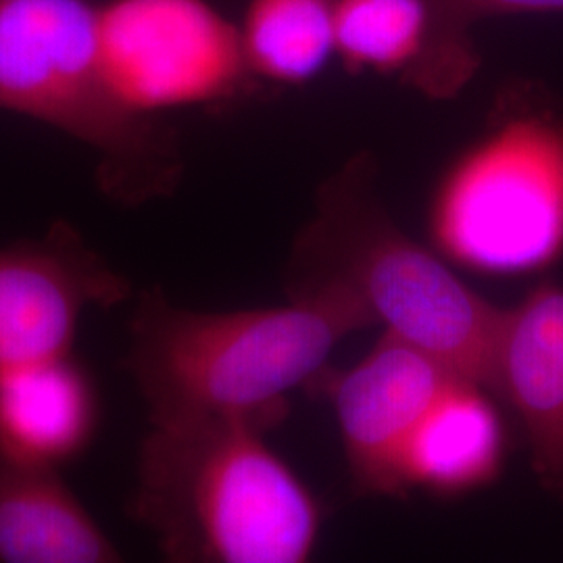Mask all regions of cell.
I'll return each instance as SVG.
<instances>
[{
  "mask_svg": "<svg viewBox=\"0 0 563 563\" xmlns=\"http://www.w3.org/2000/svg\"><path fill=\"white\" fill-rule=\"evenodd\" d=\"M334 15L349 71L397 76L432 99H451L478 69L470 27L437 0H334Z\"/></svg>",
  "mask_w": 563,
  "mask_h": 563,
  "instance_id": "cell-9",
  "label": "cell"
},
{
  "mask_svg": "<svg viewBox=\"0 0 563 563\" xmlns=\"http://www.w3.org/2000/svg\"><path fill=\"white\" fill-rule=\"evenodd\" d=\"M365 180L367 172L353 165L323 186L316 218L295 244L288 288L339 284L386 332L488 390L505 309L484 301L434 251L407 236Z\"/></svg>",
  "mask_w": 563,
  "mask_h": 563,
  "instance_id": "cell-3",
  "label": "cell"
},
{
  "mask_svg": "<svg viewBox=\"0 0 563 563\" xmlns=\"http://www.w3.org/2000/svg\"><path fill=\"white\" fill-rule=\"evenodd\" d=\"M241 36L255 80L309 81L336 53L334 0H251Z\"/></svg>",
  "mask_w": 563,
  "mask_h": 563,
  "instance_id": "cell-14",
  "label": "cell"
},
{
  "mask_svg": "<svg viewBox=\"0 0 563 563\" xmlns=\"http://www.w3.org/2000/svg\"><path fill=\"white\" fill-rule=\"evenodd\" d=\"M280 307L197 311L162 288L142 290L130 318L125 367L148 423L236 420L267 430L288 395L313 383L330 353L376 323L339 284L288 292Z\"/></svg>",
  "mask_w": 563,
  "mask_h": 563,
  "instance_id": "cell-1",
  "label": "cell"
},
{
  "mask_svg": "<svg viewBox=\"0 0 563 563\" xmlns=\"http://www.w3.org/2000/svg\"><path fill=\"white\" fill-rule=\"evenodd\" d=\"M63 470L0 457V563H118L121 551Z\"/></svg>",
  "mask_w": 563,
  "mask_h": 563,
  "instance_id": "cell-12",
  "label": "cell"
},
{
  "mask_svg": "<svg viewBox=\"0 0 563 563\" xmlns=\"http://www.w3.org/2000/svg\"><path fill=\"white\" fill-rule=\"evenodd\" d=\"M505 443L493 393L457 378L416 428L402 457V481L437 495L484 488L504 470Z\"/></svg>",
  "mask_w": 563,
  "mask_h": 563,
  "instance_id": "cell-13",
  "label": "cell"
},
{
  "mask_svg": "<svg viewBox=\"0 0 563 563\" xmlns=\"http://www.w3.org/2000/svg\"><path fill=\"white\" fill-rule=\"evenodd\" d=\"M488 390L520 423L541 486L563 499V286L505 309Z\"/></svg>",
  "mask_w": 563,
  "mask_h": 563,
  "instance_id": "cell-10",
  "label": "cell"
},
{
  "mask_svg": "<svg viewBox=\"0 0 563 563\" xmlns=\"http://www.w3.org/2000/svg\"><path fill=\"white\" fill-rule=\"evenodd\" d=\"M449 15L463 25L490 15L514 13H551L563 11V0H437Z\"/></svg>",
  "mask_w": 563,
  "mask_h": 563,
  "instance_id": "cell-15",
  "label": "cell"
},
{
  "mask_svg": "<svg viewBox=\"0 0 563 563\" xmlns=\"http://www.w3.org/2000/svg\"><path fill=\"white\" fill-rule=\"evenodd\" d=\"M430 232L449 260L481 274H530L563 253V118L511 97L446 169Z\"/></svg>",
  "mask_w": 563,
  "mask_h": 563,
  "instance_id": "cell-5",
  "label": "cell"
},
{
  "mask_svg": "<svg viewBox=\"0 0 563 563\" xmlns=\"http://www.w3.org/2000/svg\"><path fill=\"white\" fill-rule=\"evenodd\" d=\"M99 390L74 353L0 369V457L63 470L95 441Z\"/></svg>",
  "mask_w": 563,
  "mask_h": 563,
  "instance_id": "cell-11",
  "label": "cell"
},
{
  "mask_svg": "<svg viewBox=\"0 0 563 563\" xmlns=\"http://www.w3.org/2000/svg\"><path fill=\"white\" fill-rule=\"evenodd\" d=\"M0 109L84 144L111 201L136 207L180 181L176 134L123 104L107 78L88 0H0Z\"/></svg>",
  "mask_w": 563,
  "mask_h": 563,
  "instance_id": "cell-4",
  "label": "cell"
},
{
  "mask_svg": "<svg viewBox=\"0 0 563 563\" xmlns=\"http://www.w3.org/2000/svg\"><path fill=\"white\" fill-rule=\"evenodd\" d=\"M132 297V284L67 222L0 246V369L74 353L95 309Z\"/></svg>",
  "mask_w": 563,
  "mask_h": 563,
  "instance_id": "cell-7",
  "label": "cell"
},
{
  "mask_svg": "<svg viewBox=\"0 0 563 563\" xmlns=\"http://www.w3.org/2000/svg\"><path fill=\"white\" fill-rule=\"evenodd\" d=\"M99 41L113 90L142 115L232 101L255 80L241 27L207 0H111Z\"/></svg>",
  "mask_w": 563,
  "mask_h": 563,
  "instance_id": "cell-6",
  "label": "cell"
},
{
  "mask_svg": "<svg viewBox=\"0 0 563 563\" xmlns=\"http://www.w3.org/2000/svg\"><path fill=\"white\" fill-rule=\"evenodd\" d=\"M323 372L355 488L365 495H401L407 444L428 409L463 376L390 332L353 367Z\"/></svg>",
  "mask_w": 563,
  "mask_h": 563,
  "instance_id": "cell-8",
  "label": "cell"
},
{
  "mask_svg": "<svg viewBox=\"0 0 563 563\" xmlns=\"http://www.w3.org/2000/svg\"><path fill=\"white\" fill-rule=\"evenodd\" d=\"M236 420L148 423L130 514L178 563H302L322 511L309 486Z\"/></svg>",
  "mask_w": 563,
  "mask_h": 563,
  "instance_id": "cell-2",
  "label": "cell"
}]
</instances>
